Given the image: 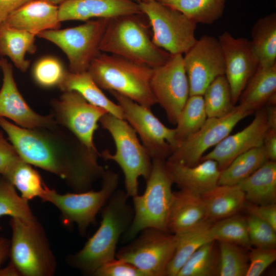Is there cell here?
<instances>
[{"mask_svg": "<svg viewBox=\"0 0 276 276\" xmlns=\"http://www.w3.org/2000/svg\"><path fill=\"white\" fill-rule=\"evenodd\" d=\"M0 126L24 161L59 176L76 192L89 190L106 171L98 163L97 150L86 147L58 124L29 129L0 117Z\"/></svg>", "mask_w": 276, "mask_h": 276, "instance_id": "1", "label": "cell"}, {"mask_svg": "<svg viewBox=\"0 0 276 276\" xmlns=\"http://www.w3.org/2000/svg\"><path fill=\"white\" fill-rule=\"evenodd\" d=\"M126 192L115 191L102 211V220L83 247L67 258L68 263L82 273L93 275L103 264L115 258L116 247L129 228L134 215Z\"/></svg>", "mask_w": 276, "mask_h": 276, "instance_id": "2", "label": "cell"}, {"mask_svg": "<svg viewBox=\"0 0 276 276\" xmlns=\"http://www.w3.org/2000/svg\"><path fill=\"white\" fill-rule=\"evenodd\" d=\"M152 68L112 54L100 52L87 72L96 84L151 108L157 103L150 87Z\"/></svg>", "mask_w": 276, "mask_h": 276, "instance_id": "3", "label": "cell"}, {"mask_svg": "<svg viewBox=\"0 0 276 276\" xmlns=\"http://www.w3.org/2000/svg\"><path fill=\"white\" fill-rule=\"evenodd\" d=\"M135 15L110 18L100 42V51L152 68L163 65L171 54L153 42L146 27Z\"/></svg>", "mask_w": 276, "mask_h": 276, "instance_id": "4", "label": "cell"}, {"mask_svg": "<svg viewBox=\"0 0 276 276\" xmlns=\"http://www.w3.org/2000/svg\"><path fill=\"white\" fill-rule=\"evenodd\" d=\"M146 181L144 193L132 197L134 215L130 225L123 234L124 242L131 241L147 228L169 232L167 224L173 182L165 160L152 159L151 172Z\"/></svg>", "mask_w": 276, "mask_h": 276, "instance_id": "5", "label": "cell"}, {"mask_svg": "<svg viewBox=\"0 0 276 276\" xmlns=\"http://www.w3.org/2000/svg\"><path fill=\"white\" fill-rule=\"evenodd\" d=\"M99 122L111 135L116 148L114 154L105 150L100 155L119 165L124 175L126 194L134 197L138 195L139 178L146 180L150 175L152 158L126 121L107 113Z\"/></svg>", "mask_w": 276, "mask_h": 276, "instance_id": "6", "label": "cell"}, {"mask_svg": "<svg viewBox=\"0 0 276 276\" xmlns=\"http://www.w3.org/2000/svg\"><path fill=\"white\" fill-rule=\"evenodd\" d=\"M11 262L20 275L51 276L56 262L42 226L36 219L11 218Z\"/></svg>", "mask_w": 276, "mask_h": 276, "instance_id": "7", "label": "cell"}, {"mask_svg": "<svg viewBox=\"0 0 276 276\" xmlns=\"http://www.w3.org/2000/svg\"><path fill=\"white\" fill-rule=\"evenodd\" d=\"M102 178L101 188L96 191L61 194L46 185L40 198L58 209L64 224L76 223L79 233L84 235L90 224L96 223L97 213L118 185L119 176L112 171L106 170Z\"/></svg>", "mask_w": 276, "mask_h": 276, "instance_id": "8", "label": "cell"}, {"mask_svg": "<svg viewBox=\"0 0 276 276\" xmlns=\"http://www.w3.org/2000/svg\"><path fill=\"white\" fill-rule=\"evenodd\" d=\"M138 3L148 18L152 40L157 47L171 55H183L195 43L197 24L183 14L157 0Z\"/></svg>", "mask_w": 276, "mask_h": 276, "instance_id": "9", "label": "cell"}, {"mask_svg": "<svg viewBox=\"0 0 276 276\" xmlns=\"http://www.w3.org/2000/svg\"><path fill=\"white\" fill-rule=\"evenodd\" d=\"M109 19L97 18L74 27L45 30L37 36L53 43L65 53L70 72L81 73L87 71L100 52L99 46Z\"/></svg>", "mask_w": 276, "mask_h": 276, "instance_id": "10", "label": "cell"}, {"mask_svg": "<svg viewBox=\"0 0 276 276\" xmlns=\"http://www.w3.org/2000/svg\"><path fill=\"white\" fill-rule=\"evenodd\" d=\"M140 233L119 250L116 258L132 264L146 276H165L175 252L176 235L154 228H147Z\"/></svg>", "mask_w": 276, "mask_h": 276, "instance_id": "11", "label": "cell"}, {"mask_svg": "<svg viewBox=\"0 0 276 276\" xmlns=\"http://www.w3.org/2000/svg\"><path fill=\"white\" fill-rule=\"evenodd\" d=\"M110 93L121 107L124 119L139 136L151 158L166 160L177 148L175 129L163 124L151 108L115 91Z\"/></svg>", "mask_w": 276, "mask_h": 276, "instance_id": "12", "label": "cell"}, {"mask_svg": "<svg viewBox=\"0 0 276 276\" xmlns=\"http://www.w3.org/2000/svg\"><path fill=\"white\" fill-rule=\"evenodd\" d=\"M252 113L239 105L224 116L208 118L201 128L182 142L166 160L188 166L197 165L208 149L219 143L241 120Z\"/></svg>", "mask_w": 276, "mask_h": 276, "instance_id": "13", "label": "cell"}, {"mask_svg": "<svg viewBox=\"0 0 276 276\" xmlns=\"http://www.w3.org/2000/svg\"><path fill=\"white\" fill-rule=\"evenodd\" d=\"M63 92L58 99L52 102L51 114L57 124L71 132L86 147L97 150L94 135L98 123L107 112L91 104L75 91Z\"/></svg>", "mask_w": 276, "mask_h": 276, "instance_id": "14", "label": "cell"}, {"mask_svg": "<svg viewBox=\"0 0 276 276\" xmlns=\"http://www.w3.org/2000/svg\"><path fill=\"white\" fill-rule=\"evenodd\" d=\"M150 87L157 103L165 110L169 121L176 124L190 96L183 55H171L166 63L153 68Z\"/></svg>", "mask_w": 276, "mask_h": 276, "instance_id": "15", "label": "cell"}, {"mask_svg": "<svg viewBox=\"0 0 276 276\" xmlns=\"http://www.w3.org/2000/svg\"><path fill=\"white\" fill-rule=\"evenodd\" d=\"M183 55L190 96H202L217 77L225 74V64L218 39L204 35Z\"/></svg>", "mask_w": 276, "mask_h": 276, "instance_id": "16", "label": "cell"}, {"mask_svg": "<svg viewBox=\"0 0 276 276\" xmlns=\"http://www.w3.org/2000/svg\"><path fill=\"white\" fill-rule=\"evenodd\" d=\"M225 64V76L229 85L234 105L251 77L259 62L249 40L235 38L225 31L219 36Z\"/></svg>", "mask_w": 276, "mask_h": 276, "instance_id": "17", "label": "cell"}, {"mask_svg": "<svg viewBox=\"0 0 276 276\" xmlns=\"http://www.w3.org/2000/svg\"><path fill=\"white\" fill-rule=\"evenodd\" d=\"M0 60L3 74L0 90V117L7 118L18 126L29 129L50 127L57 124L51 114L42 116L31 108L17 87L12 64L4 57Z\"/></svg>", "mask_w": 276, "mask_h": 276, "instance_id": "18", "label": "cell"}, {"mask_svg": "<svg viewBox=\"0 0 276 276\" xmlns=\"http://www.w3.org/2000/svg\"><path fill=\"white\" fill-rule=\"evenodd\" d=\"M268 128L266 108L264 107L256 111L250 124L237 133L227 135L216 145L212 151L203 155L200 161L214 160L222 171L239 155L262 146Z\"/></svg>", "mask_w": 276, "mask_h": 276, "instance_id": "19", "label": "cell"}, {"mask_svg": "<svg viewBox=\"0 0 276 276\" xmlns=\"http://www.w3.org/2000/svg\"><path fill=\"white\" fill-rule=\"evenodd\" d=\"M141 13L139 3L132 0H68L58 6L60 22L112 18Z\"/></svg>", "mask_w": 276, "mask_h": 276, "instance_id": "20", "label": "cell"}, {"mask_svg": "<svg viewBox=\"0 0 276 276\" xmlns=\"http://www.w3.org/2000/svg\"><path fill=\"white\" fill-rule=\"evenodd\" d=\"M9 26L37 36L42 31L58 29V6L45 0H33L11 13L4 21Z\"/></svg>", "mask_w": 276, "mask_h": 276, "instance_id": "21", "label": "cell"}, {"mask_svg": "<svg viewBox=\"0 0 276 276\" xmlns=\"http://www.w3.org/2000/svg\"><path fill=\"white\" fill-rule=\"evenodd\" d=\"M166 166L173 183L180 189H189L201 195L218 185L221 172L217 162L212 159L200 161L193 166L166 160Z\"/></svg>", "mask_w": 276, "mask_h": 276, "instance_id": "22", "label": "cell"}, {"mask_svg": "<svg viewBox=\"0 0 276 276\" xmlns=\"http://www.w3.org/2000/svg\"><path fill=\"white\" fill-rule=\"evenodd\" d=\"M206 219L201 195L184 188L173 192L168 219L169 232L178 234Z\"/></svg>", "mask_w": 276, "mask_h": 276, "instance_id": "23", "label": "cell"}, {"mask_svg": "<svg viewBox=\"0 0 276 276\" xmlns=\"http://www.w3.org/2000/svg\"><path fill=\"white\" fill-rule=\"evenodd\" d=\"M239 100V105L252 113L265 105L276 104V63L259 65Z\"/></svg>", "mask_w": 276, "mask_h": 276, "instance_id": "24", "label": "cell"}, {"mask_svg": "<svg viewBox=\"0 0 276 276\" xmlns=\"http://www.w3.org/2000/svg\"><path fill=\"white\" fill-rule=\"evenodd\" d=\"M207 219L214 222L237 214L246 202L238 185H219L202 195Z\"/></svg>", "mask_w": 276, "mask_h": 276, "instance_id": "25", "label": "cell"}, {"mask_svg": "<svg viewBox=\"0 0 276 276\" xmlns=\"http://www.w3.org/2000/svg\"><path fill=\"white\" fill-rule=\"evenodd\" d=\"M213 222L206 219L195 226L175 234L176 245L165 276H177L189 258L200 247L213 241L211 226Z\"/></svg>", "mask_w": 276, "mask_h": 276, "instance_id": "26", "label": "cell"}, {"mask_svg": "<svg viewBox=\"0 0 276 276\" xmlns=\"http://www.w3.org/2000/svg\"><path fill=\"white\" fill-rule=\"evenodd\" d=\"M58 87L62 91H75L91 104L105 110L107 113L118 118L124 119L120 106L110 100L103 93L87 71L81 73L67 71Z\"/></svg>", "mask_w": 276, "mask_h": 276, "instance_id": "27", "label": "cell"}, {"mask_svg": "<svg viewBox=\"0 0 276 276\" xmlns=\"http://www.w3.org/2000/svg\"><path fill=\"white\" fill-rule=\"evenodd\" d=\"M35 35L0 22V56L8 57L15 66L25 72L30 65L27 53L35 52Z\"/></svg>", "mask_w": 276, "mask_h": 276, "instance_id": "28", "label": "cell"}, {"mask_svg": "<svg viewBox=\"0 0 276 276\" xmlns=\"http://www.w3.org/2000/svg\"><path fill=\"white\" fill-rule=\"evenodd\" d=\"M238 185L248 202L258 205L275 203L276 161L267 160Z\"/></svg>", "mask_w": 276, "mask_h": 276, "instance_id": "29", "label": "cell"}, {"mask_svg": "<svg viewBox=\"0 0 276 276\" xmlns=\"http://www.w3.org/2000/svg\"><path fill=\"white\" fill-rule=\"evenodd\" d=\"M252 48L259 65L276 63V14L273 13L258 20L251 30Z\"/></svg>", "mask_w": 276, "mask_h": 276, "instance_id": "30", "label": "cell"}, {"mask_svg": "<svg viewBox=\"0 0 276 276\" xmlns=\"http://www.w3.org/2000/svg\"><path fill=\"white\" fill-rule=\"evenodd\" d=\"M268 160L263 145L251 149L237 156L221 172L218 185H238Z\"/></svg>", "mask_w": 276, "mask_h": 276, "instance_id": "31", "label": "cell"}, {"mask_svg": "<svg viewBox=\"0 0 276 276\" xmlns=\"http://www.w3.org/2000/svg\"><path fill=\"white\" fill-rule=\"evenodd\" d=\"M196 24H212L222 15L226 0H157Z\"/></svg>", "mask_w": 276, "mask_h": 276, "instance_id": "32", "label": "cell"}, {"mask_svg": "<svg viewBox=\"0 0 276 276\" xmlns=\"http://www.w3.org/2000/svg\"><path fill=\"white\" fill-rule=\"evenodd\" d=\"M3 176L19 191L21 197L28 201L36 197L40 198L46 186L38 171L22 158Z\"/></svg>", "mask_w": 276, "mask_h": 276, "instance_id": "33", "label": "cell"}, {"mask_svg": "<svg viewBox=\"0 0 276 276\" xmlns=\"http://www.w3.org/2000/svg\"><path fill=\"white\" fill-rule=\"evenodd\" d=\"M207 118L203 96H190L179 114L176 124L177 126L174 128L177 148L197 132Z\"/></svg>", "mask_w": 276, "mask_h": 276, "instance_id": "34", "label": "cell"}, {"mask_svg": "<svg viewBox=\"0 0 276 276\" xmlns=\"http://www.w3.org/2000/svg\"><path fill=\"white\" fill-rule=\"evenodd\" d=\"M215 240L197 249L187 260L177 276L219 275V250Z\"/></svg>", "mask_w": 276, "mask_h": 276, "instance_id": "35", "label": "cell"}, {"mask_svg": "<svg viewBox=\"0 0 276 276\" xmlns=\"http://www.w3.org/2000/svg\"><path fill=\"white\" fill-rule=\"evenodd\" d=\"M202 96L208 118L224 116L235 106L233 103L229 85L224 75L213 81Z\"/></svg>", "mask_w": 276, "mask_h": 276, "instance_id": "36", "label": "cell"}, {"mask_svg": "<svg viewBox=\"0 0 276 276\" xmlns=\"http://www.w3.org/2000/svg\"><path fill=\"white\" fill-rule=\"evenodd\" d=\"M211 234L214 240L236 244L250 249L246 219L237 214L213 223Z\"/></svg>", "mask_w": 276, "mask_h": 276, "instance_id": "37", "label": "cell"}, {"mask_svg": "<svg viewBox=\"0 0 276 276\" xmlns=\"http://www.w3.org/2000/svg\"><path fill=\"white\" fill-rule=\"evenodd\" d=\"M219 275L245 276L248 256L239 245L219 242Z\"/></svg>", "mask_w": 276, "mask_h": 276, "instance_id": "38", "label": "cell"}, {"mask_svg": "<svg viewBox=\"0 0 276 276\" xmlns=\"http://www.w3.org/2000/svg\"><path fill=\"white\" fill-rule=\"evenodd\" d=\"M5 215L27 220L36 219L28 201L18 195L12 184L0 178V217Z\"/></svg>", "mask_w": 276, "mask_h": 276, "instance_id": "39", "label": "cell"}, {"mask_svg": "<svg viewBox=\"0 0 276 276\" xmlns=\"http://www.w3.org/2000/svg\"><path fill=\"white\" fill-rule=\"evenodd\" d=\"M67 71L58 59L47 56L39 59L33 68L35 81L43 87L59 86Z\"/></svg>", "mask_w": 276, "mask_h": 276, "instance_id": "40", "label": "cell"}, {"mask_svg": "<svg viewBox=\"0 0 276 276\" xmlns=\"http://www.w3.org/2000/svg\"><path fill=\"white\" fill-rule=\"evenodd\" d=\"M246 219L251 246L275 248L276 230L267 223L251 215H249Z\"/></svg>", "mask_w": 276, "mask_h": 276, "instance_id": "41", "label": "cell"}, {"mask_svg": "<svg viewBox=\"0 0 276 276\" xmlns=\"http://www.w3.org/2000/svg\"><path fill=\"white\" fill-rule=\"evenodd\" d=\"M248 256L249 263L245 276H259L276 260V250L255 247Z\"/></svg>", "mask_w": 276, "mask_h": 276, "instance_id": "42", "label": "cell"}, {"mask_svg": "<svg viewBox=\"0 0 276 276\" xmlns=\"http://www.w3.org/2000/svg\"><path fill=\"white\" fill-rule=\"evenodd\" d=\"M95 276H146L138 268L126 261L115 258L100 266L93 273Z\"/></svg>", "mask_w": 276, "mask_h": 276, "instance_id": "43", "label": "cell"}, {"mask_svg": "<svg viewBox=\"0 0 276 276\" xmlns=\"http://www.w3.org/2000/svg\"><path fill=\"white\" fill-rule=\"evenodd\" d=\"M21 158L13 145L4 137L0 131V174L3 176L9 169Z\"/></svg>", "mask_w": 276, "mask_h": 276, "instance_id": "44", "label": "cell"}, {"mask_svg": "<svg viewBox=\"0 0 276 276\" xmlns=\"http://www.w3.org/2000/svg\"><path fill=\"white\" fill-rule=\"evenodd\" d=\"M243 209L249 215L254 216L267 223L276 230V204L258 205L246 201Z\"/></svg>", "mask_w": 276, "mask_h": 276, "instance_id": "45", "label": "cell"}, {"mask_svg": "<svg viewBox=\"0 0 276 276\" xmlns=\"http://www.w3.org/2000/svg\"><path fill=\"white\" fill-rule=\"evenodd\" d=\"M263 146L268 159L276 161V129H268L264 137Z\"/></svg>", "mask_w": 276, "mask_h": 276, "instance_id": "46", "label": "cell"}, {"mask_svg": "<svg viewBox=\"0 0 276 276\" xmlns=\"http://www.w3.org/2000/svg\"><path fill=\"white\" fill-rule=\"evenodd\" d=\"M33 0H0V22L13 11Z\"/></svg>", "mask_w": 276, "mask_h": 276, "instance_id": "47", "label": "cell"}, {"mask_svg": "<svg viewBox=\"0 0 276 276\" xmlns=\"http://www.w3.org/2000/svg\"><path fill=\"white\" fill-rule=\"evenodd\" d=\"M11 241L0 237V267L2 264L10 256Z\"/></svg>", "mask_w": 276, "mask_h": 276, "instance_id": "48", "label": "cell"}, {"mask_svg": "<svg viewBox=\"0 0 276 276\" xmlns=\"http://www.w3.org/2000/svg\"><path fill=\"white\" fill-rule=\"evenodd\" d=\"M266 112L269 128L276 129V105H268Z\"/></svg>", "mask_w": 276, "mask_h": 276, "instance_id": "49", "label": "cell"}, {"mask_svg": "<svg viewBox=\"0 0 276 276\" xmlns=\"http://www.w3.org/2000/svg\"><path fill=\"white\" fill-rule=\"evenodd\" d=\"M18 276L20 274L15 266L11 263L6 267L0 268V276Z\"/></svg>", "mask_w": 276, "mask_h": 276, "instance_id": "50", "label": "cell"}, {"mask_svg": "<svg viewBox=\"0 0 276 276\" xmlns=\"http://www.w3.org/2000/svg\"><path fill=\"white\" fill-rule=\"evenodd\" d=\"M45 1H47L53 4H54V5H60L61 4H62V3L66 1H68V0H45Z\"/></svg>", "mask_w": 276, "mask_h": 276, "instance_id": "51", "label": "cell"}, {"mask_svg": "<svg viewBox=\"0 0 276 276\" xmlns=\"http://www.w3.org/2000/svg\"><path fill=\"white\" fill-rule=\"evenodd\" d=\"M136 1H139V2H143L149 1H150V0H136Z\"/></svg>", "mask_w": 276, "mask_h": 276, "instance_id": "52", "label": "cell"}, {"mask_svg": "<svg viewBox=\"0 0 276 276\" xmlns=\"http://www.w3.org/2000/svg\"><path fill=\"white\" fill-rule=\"evenodd\" d=\"M0 67H1V60H0Z\"/></svg>", "mask_w": 276, "mask_h": 276, "instance_id": "53", "label": "cell"}]
</instances>
